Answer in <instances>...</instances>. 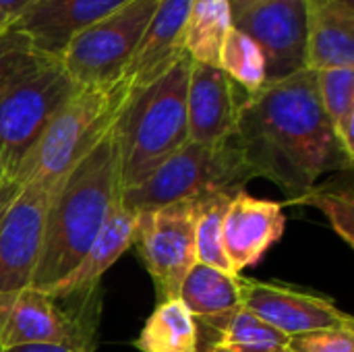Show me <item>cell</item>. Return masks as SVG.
Returning <instances> with one entry per match:
<instances>
[{"label":"cell","mask_w":354,"mask_h":352,"mask_svg":"<svg viewBox=\"0 0 354 352\" xmlns=\"http://www.w3.org/2000/svg\"><path fill=\"white\" fill-rule=\"evenodd\" d=\"M234 141L253 174L272 180L286 201L309 191L324 174L354 164L324 110L311 68L245 95Z\"/></svg>","instance_id":"obj_1"},{"label":"cell","mask_w":354,"mask_h":352,"mask_svg":"<svg viewBox=\"0 0 354 352\" xmlns=\"http://www.w3.org/2000/svg\"><path fill=\"white\" fill-rule=\"evenodd\" d=\"M118 197V143L114 120L102 139L54 183L46 210L39 259L29 284L31 288L48 293L81 261L104 228Z\"/></svg>","instance_id":"obj_2"},{"label":"cell","mask_w":354,"mask_h":352,"mask_svg":"<svg viewBox=\"0 0 354 352\" xmlns=\"http://www.w3.org/2000/svg\"><path fill=\"white\" fill-rule=\"evenodd\" d=\"M191 62L183 54L158 79L129 91L116 116L120 193L141 185L166 158L189 143L187 87Z\"/></svg>","instance_id":"obj_3"},{"label":"cell","mask_w":354,"mask_h":352,"mask_svg":"<svg viewBox=\"0 0 354 352\" xmlns=\"http://www.w3.org/2000/svg\"><path fill=\"white\" fill-rule=\"evenodd\" d=\"M255 178L234 139L220 145L185 143L166 158L141 185L120 193L131 212H149L180 201H199L212 195H234Z\"/></svg>","instance_id":"obj_4"},{"label":"cell","mask_w":354,"mask_h":352,"mask_svg":"<svg viewBox=\"0 0 354 352\" xmlns=\"http://www.w3.org/2000/svg\"><path fill=\"white\" fill-rule=\"evenodd\" d=\"M129 91L131 87L124 79L108 85L81 87L58 110L25 158L12 185L15 195L33 180L54 187V183L112 127Z\"/></svg>","instance_id":"obj_5"},{"label":"cell","mask_w":354,"mask_h":352,"mask_svg":"<svg viewBox=\"0 0 354 352\" xmlns=\"http://www.w3.org/2000/svg\"><path fill=\"white\" fill-rule=\"evenodd\" d=\"M79 89L60 60L50 58L0 93V216L15 197L25 158Z\"/></svg>","instance_id":"obj_6"},{"label":"cell","mask_w":354,"mask_h":352,"mask_svg":"<svg viewBox=\"0 0 354 352\" xmlns=\"http://www.w3.org/2000/svg\"><path fill=\"white\" fill-rule=\"evenodd\" d=\"M160 0H129L81 31L62 52L60 64L81 87L122 79L133 52Z\"/></svg>","instance_id":"obj_7"},{"label":"cell","mask_w":354,"mask_h":352,"mask_svg":"<svg viewBox=\"0 0 354 352\" xmlns=\"http://www.w3.org/2000/svg\"><path fill=\"white\" fill-rule=\"evenodd\" d=\"M199 201H180L137 214L135 243L160 303L178 299L185 276L197 263L195 224Z\"/></svg>","instance_id":"obj_8"},{"label":"cell","mask_w":354,"mask_h":352,"mask_svg":"<svg viewBox=\"0 0 354 352\" xmlns=\"http://www.w3.org/2000/svg\"><path fill=\"white\" fill-rule=\"evenodd\" d=\"M232 25L259 46L266 83L307 68V0H261L232 15Z\"/></svg>","instance_id":"obj_9"},{"label":"cell","mask_w":354,"mask_h":352,"mask_svg":"<svg viewBox=\"0 0 354 352\" xmlns=\"http://www.w3.org/2000/svg\"><path fill=\"white\" fill-rule=\"evenodd\" d=\"M241 305L288 338L317 330L354 328L353 317L330 297L282 282L241 276Z\"/></svg>","instance_id":"obj_10"},{"label":"cell","mask_w":354,"mask_h":352,"mask_svg":"<svg viewBox=\"0 0 354 352\" xmlns=\"http://www.w3.org/2000/svg\"><path fill=\"white\" fill-rule=\"evenodd\" d=\"M54 187L27 183L0 216V293H15L31 284L41 239L46 210Z\"/></svg>","instance_id":"obj_11"},{"label":"cell","mask_w":354,"mask_h":352,"mask_svg":"<svg viewBox=\"0 0 354 352\" xmlns=\"http://www.w3.org/2000/svg\"><path fill=\"white\" fill-rule=\"evenodd\" d=\"M89 336L73 313L48 293L25 286L0 293V352L27 344H89Z\"/></svg>","instance_id":"obj_12"},{"label":"cell","mask_w":354,"mask_h":352,"mask_svg":"<svg viewBox=\"0 0 354 352\" xmlns=\"http://www.w3.org/2000/svg\"><path fill=\"white\" fill-rule=\"evenodd\" d=\"M243 93L220 66L191 62L187 87L189 141L220 145L234 139Z\"/></svg>","instance_id":"obj_13"},{"label":"cell","mask_w":354,"mask_h":352,"mask_svg":"<svg viewBox=\"0 0 354 352\" xmlns=\"http://www.w3.org/2000/svg\"><path fill=\"white\" fill-rule=\"evenodd\" d=\"M127 2L129 0H33L8 27L23 33L39 54L60 60L66 46L81 31Z\"/></svg>","instance_id":"obj_14"},{"label":"cell","mask_w":354,"mask_h":352,"mask_svg":"<svg viewBox=\"0 0 354 352\" xmlns=\"http://www.w3.org/2000/svg\"><path fill=\"white\" fill-rule=\"evenodd\" d=\"M286 228L284 205L270 199H257L245 189L234 193L222 228L224 251L234 274L253 268L274 247Z\"/></svg>","instance_id":"obj_15"},{"label":"cell","mask_w":354,"mask_h":352,"mask_svg":"<svg viewBox=\"0 0 354 352\" xmlns=\"http://www.w3.org/2000/svg\"><path fill=\"white\" fill-rule=\"evenodd\" d=\"M193 0H160L122 79L131 89H139L168 71L185 52L183 35Z\"/></svg>","instance_id":"obj_16"},{"label":"cell","mask_w":354,"mask_h":352,"mask_svg":"<svg viewBox=\"0 0 354 352\" xmlns=\"http://www.w3.org/2000/svg\"><path fill=\"white\" fill-rule=\"evenodd\" d=\"M135 230L137 212L127 210L118 197L104 228L100 230L87 253L60 282H56L48 290V295L54 301H62L73 295L91 290L97 284V280L116 263V259L135 245Z\"/></svg>","instance_id":"obj_17"},{"label":"cell","mask_w":354,"mask_h":352,"mask_svg":"<svg viewBox=\"0 0 354 352\" xmlns=\"http://www.w3.org/2000/svg\"><path fill=\"white\" fill-rule=\"evenodd\" d=\"M307 68H354V4L307 0Z\"/></svg>","instance_id":"obj_18"},{"label":"cell","mask_w":354,"mask_h":352,"mask_svg":"<svg viewBox=\"0 0 354 352\" xmlns=\"http://www.w3.org/2000/svg\"><path fill=\"white\" fill-rule=\"evenodd\" d=\"M197 352H276L288 336L253 315L243 305L216 317L195 319Z\"/></svg>","instance_id":"obj_19"},{"label":"cell","mask_w":354,"mask_h":352,"mask_svg":"<svg viewBox=\"0 0 354 352\" xmlns=\"http://www.w3.org/2000/svg\"><path fill=\"white\" fill-rule=\"evenodd\" d=\"M178 301L195 317H216L241 307V274L195 263L185 276Z\"/></svg>","instance_id":"obj_20"},{"label":"cell","mask_w":354,"mask_h":352,"mask_svg":"<svg viewBox=\"0 0 354 352\" xmlns=\"http://www.w3.org/2000/svg\"><path fill=\"white\" fill-rule=\"evenodd\" d=\"M230 29L232 8L228 0H193L185 23L183 52L193 62L218 66Z\"/></svg>","instance_id":"obj_21"},{"label":"cell","mask_w":354,"mask_h":352,"mask_svg":"<svg viewBox=\"0 0 354 352\" xmlns=\"http://www.w3.org/2000/svg\"><path fill=\"white\" fill-rule=\"evenodd\" d=\"M133 344L141 352H197L195 317L178 299L164 301L147 317Z\"/></svg>","instance_id":"obj_22"},{"label":"cell","mask_w":354,"mask_h":352,"mask_svg":"<svg viewBox=\"0 0 354 352\" xmlns=\"http://www.w3.org/2000/svg\"><path fill=\"white\" fill-rule=\"evenodd\" d=\"M282 205H309L324 212L334 232L348 247H354V193L351 170H344L340 176L330 178L322 185H313L309 191H305L297 199L284 201Z\"/></svg>","instance_id":"obj_23"},{"label":"cell","mask_w":354,"mask_h":352,"mask_svg":"<svg viewBox=\"0 0 354 352\" xmlns=\"http://www.w3.org/2000/svg\"><path fill=\"white\" fill-rule=\"evenodd\" d=\"M218 66L247 95L266 85V60L259 46L234 25L222 46Z\"/></svg>","instance_id":"obj_24"},{"label":"cell","mask_w":354,"mask_h":352,"mask_svg":"<svg viewBox=\"0 0 354 352\" xmlns=\"http://www.w3.org/2000/svg\"><path fill=\"white\" fill-rule=\"evenodd\" d=\"M230 199L232 195L222 193V195H212L199 201V214H197V224H195V253H197V263H205L222 272L234 274L228 263L224 241H222L224 216H226Z\"/></svg>","instance_id":"obj_25"},{"label":"cell","mask_w":354,"mask_h":352,"mask_svg":"<svg viewBox=\"0 0 354 352\" xmlns=\"http://www.w3.org/2000/svg\"><path fill=\"white\" fill-rule=\"evenodd\" d=\"M46 60L50 58L39 54L23 33L10 27L2 29L0 31V93L6 91L17 79L44 64Z\"/></svg>","instance_id":"obj_26"},{"label":"cell","mask_w":354,"mask_h":352,"mask_svg":"<svg viewBox=\"0 0 354 352\" xmlns=\"http://www.w3.org/2000/svg\"><path fill=\"white\" fill-rule=\"evenodd\" d=\"M315 75L324 110L336 124L344 114L354 112V68H328Z\"/></svg>","instance_id":"obj_27"},{"label":"cell","mask_w":354,"mask_h":352,"mask_svg":"<svg viewBox=\"0 0 354 352\" xmlns=\"http://www.w3.org/2000/svg\"><path fill=\"white\" fill-rule=\"evenodd\" d=\"M290 352H354V328H332L288 338Z\"/></svg>","instance_id":"obj_28"},{"label":"cell","mask_w":354,"mask_h":352,"mask_svg":"<svg viewBox=\"0 0 354 352\" xmlns=\"http://www.w3.org/2000/svg\"><path fill=\"white\" fill-rule=\"evenodd\" d=\"M336 137L342 145V149L346 151V156L354 160V112L344 114L336 124H334Z\"/></svg>","instance_id":"obj_29"},{"label":"cell","mask_w":354,"mask_h":352,"mask_svg":"<svg viewBox=\"0 0 354 352\" xmlns=\"http://www.w3.org/2000/svg\"><path fill=\"white\" fill-rule=\"evenodd\" d=\"M2 352H91V346L83 344H27Z\"/></svg>","instance_id":"obj_30"},{"label":"cell","mask_w":354,"mask_h":352,"mask_svg":"<svg viewBox=\"0 0 354 352\" xmlns=\"http://www.w3.org/2000/svg\"><path fill=\"white\" fill-rule=\"evenodd\" d=\"M33 0H0V12L8 17V21H15Z\"/></svg>","instance_id":"obj_31"},{"label":"cell","mask_w":354,"mask_h":352,"mask_svg":"<svg viewBox=\"0 0 354 352\" xmlns=\"http://www.w3.org/2000/svg\"><path fill=\"white\" fill-rule=\"evenodd\" d=\"M228 2H230L232 15H236V12H241V10H245V8H249V6H253V4H257L261 0H228Z\"/></svg>","instance_id":"obj_32"},{"label":"cell","mask_w":354,"mask_h":352,"mask_svg":"<svg viewBox=\"0 0 354 352\" xmlns=\"http://www.w3.org/2000/svg\"><path fill=\"white\" fill-rule=\"evenodd\" d=\"M8 23H10V21H8V17L0 12V31H2V29H6V27H8Z\"/></svg>","instance_id":"obj_33"},{"label":"cell","mask_w":354,"mask_h":352,"mask_svg":"<svg viewBox=\"0 0 354 352\" xmlns=\"http://www.w3.org/2000/svg\"><path fill=\"white\" fill-rule=\"evenodd\" d=\"M276 352H290L288 349H280V351H276Z\"/></svg>","instance_id":"obj_34"},{"label":"cell","mask_w":354,"mask_h":352,"mask_svg":"<svg viewBox=\"0 0 354 352\" xmlns=\"http://www.w3.org/2000/svg\"><path fill=\"white\" fill-rule=\"evenodd\" d=\"M344 2H351V4H354V0H344Z\"/></svg>","instance_id":"obj_35"}]
</instances>
